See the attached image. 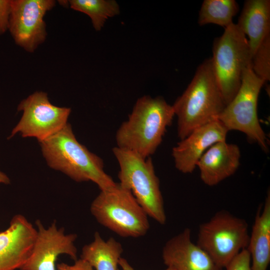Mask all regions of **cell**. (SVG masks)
Masks as SVG:
<instances>
[{"mask_svg": "<svg viewBox=\"0 0 270 270\" xmlns=\"http://www.w3.org/2000/svg\"><path fill=\"white\" fill-rule=\"evenodd\" d=\"M236 24L248 36L252 57L260 44L270 35V0H246Z\"/></svg>", "mask_w": 270, "mask_h": 270, "instance_id": "cell-16", "label": "cell"}, {"mask_svg": "<svg viewBox=\"0 0 270 270\" xmlns=\"http://www.w3.org/2000/svg\"><path fill=\"white\" fill-rule=\"evenodd\" d=\"M68 4L74 10L87 14L96 30H100L106 20L120 12L118 3L113 0H70Z\"/></svg>", "mask_w": 270, "mask_h": 270, "instance_id": "cell-20", "label": "cell"}, {"mask_svg": "<svg viewBox=\"0 0 270 270\" xmlns=\"http://www.w3.org/2000/svg\"><path fill=\"white\" fill-rule=\"evenodd\" d=\"M228 132L218 120L194 130L172 149L176 168L184 174L192 172L204 152L216 142L226 140Z\"/></svg>", "mask_w": 270, "mask_h": 270, "instance_id": "cell-13", "label": "cell"}, {"mask_svg": "<svg viewBox=\"0 0 270 270\" xmlns=\"http://www.w3.org/2000/svg\"><path fill=\"white\" fill-rule=\"evenodd\" d=\"M122 252L120 242L112 237L104 240L96 232L93 240L82 247L80 258L95 270H118Z\"/></svg>", "mask_w": 270, "mask_h": 270, "instance_id": "cell-18", "label": "cell"}, {"mask_svg": "<svg viewBox=\"0 0 270 270\" xmlns=\"http://www.w3.org/2000/svg\"><path fill=\"white\" fill-rule=\"evenodd\" d=\"M164 263L174 270H222L190 238V230L182 232L168 240L162 251Z\"/></svg>", "mask_w": 270, "mask_h": 270, "instance_id": "cell-14", "label": "cell"}, {"mask_svg": "<svg viewBox=\"0 0 270 270\" xmlns=\"http://www.w3.org/2000/svg\"><path fill=\"white\" fill-rule=\"evenodd\" d=\"M210 58L219 88L226 105L238 92L246 68L252 65V56L248 38L237 24L226 28L215 38Z\"/></svg>", "mask_w": 270, "mask_h": 270, "instance_id": "cell-6", "label": "cell"}, {"mask_svg": "<svg viewBox=\"0 0 270 270\" xmlns=\"http://www.w3.org/2000/svg\"><path fill=\"white\" fill-rule=\"evenodd\" d=\"M174 116L172 106L160 96L138 98L128 120L116 132V146L144 158L150 157L162 143Z\"/></svg>", "mask_w": 270, "mask_h": 270, "instance_id": "cell-2", "label": "cell"}, {"mask_svg": "<svg viewBox=\"0 0 270 270\" xmlns=\"http://www.w3.org/2000/svg\"><path fill=\"white\" fill-rule=\"evenodd\" d=\"M0 183L4 184H9L10 183V178L3 172L0 170Z\"/></svg>", "mask_w": 270, "mask_h": 270, "instance_id": "cell-26", "label": "cell"}, {"mask_svg": "<svg viewBox=\"0 0 270 270\" xmlns=\"http://www.w3.org/2000/svg\"><path fill=\"white\" fill-rule=\"evenodd\" d=\"M113 154L119 165V184L129 190L148 216L164 224L166 220L160 182L151 157L114 146Z\"/></svg>", "mask_w": 270, "mask_h": 270, "instance_id": "cell-4", "label": "cell"}, {"mask_svg": "<svg viewBox=\"0 0 270 270\" xmlns=\"http://www.w3.org/2000/svg\"><path fill=\"white\" fill-rule=\"evenodd\" d=\"M239 6L234 0H204L199 12L198 23L202 26L212 24L224 28L233 23Z\"/></svg>", "mask_w": 270, "mask_h": 270, "instance_id": "cell-19", "label": "cell"}, {"mask_svg": "<svg viewBox=\"0 0 270 270\" xmlns=\"http://www.w3.org/2000/svg\"><path fill=\"white\" fill-rule=\"evenodd\" d=\"M18 110L22 114L9 138L18 133L22 138H34L38 142L62 129L71 112L69 108L52 104L48 94L42 91H36L22 100Z\"/></svg>", "mask_w": 270, "mask_h": 270, "instance_id": "cell-9", "label": "cell"}, {"mask_svg": "<svg viewBox=\"0 0 270 270\" xmlns=\"http://www.w3.org/2000/svg\"><path fill=\"white\" fill-rule=\"evenodd\" d=\"M90 211L100 224L122 237L142 236L150 228L144 210L132 193L119 183L100 190L92 202Z\"/></svg>", "mask_w": 270, "mask_h": 270, "instance_id": "cell-5", "label": "cell"}, {"mask_svg": "<svg viewBox=\"0 0 270 270\" xmlns=\"http://www.w3.org/2000/svg\"><path fill=\"white\" fill-rule=\"evenodd\" d=\"M249 238L248 224L244 219L222 210L200 226L196 244L223 268L247 248Z\"/></svg>", "mask_w": 270, "mask_h": 270, "instance_id": "cell-7", "label": "cell"}, {"mask_svg": "<svg viewBox=\"0 0 270 270\" xmlns=\"http://www.w3.org/2000/svg\"><path fill=\"white\" fill-rule=\"evenodd\" d=\"M37 230L22 214L14 216L0 232V270L20 269L34 246Z\"/></svg>", "mask_w": 270, "mask_h": 270, "instance_id": "cell-12", "label": "cell"}, {"mask_svg": "<svg viewBox=\"0 0 270 270\" xmlns=\"http://www.w3.org/2000/svg\"><path fill=\"white\" fill-rule=\"evenodd\" d=\"M265 82L254 72L252 65L245 70L240 86L233 99L218 115L227 128L245 134L248 138L257 143L265 152L268 150V140L258 116V96Z\"/></svg>", "mask_w": 270, "mask_h": 270, "instance_id": "cell-8", "label": "cell"}, {"mask_svg": "<svg viewBox=\"0 0 270 270\" xmlns=\"http://www.w3.org/2000/svg\"><path fill=\"white\" fill-rule=\"evenodd\" d=\"M37 234L31 252L20 270H56V262L61 254L74 260L78 259L74 244L77 235L65 234L63 228H58L54 221L48 228L41 222H36Z\"/></svg>", "mask_w": 270, "mask_h": 270, "instance_id": "cell-11", "label": "cell"}, {"mask_svg": "<svg viewBox=\"0 0 270 270\" xmlns=\"http://www.w3.org/2000/svg\"><path fill=\"white\" fill-rule=\"evenodd\" d=\"M226 270H252L250 254L246 248L240 251L225 267Z\"/></svg>", "mask_w": 270, "mask_h": 270, "instance_id": "cell-22", "label": "cell"}, {"mask_svg": "<svg viewBox=\"0 0 270 270\" xmlns=\"http://www.w3.org/2000/svg\"><path fill=\"white\" fill-rule=\"evenodd\" d=\"M118 265L122 270H135L128 263V260L123 258H120L119 260ZM165 270H174V269L167 268Z\"/></svg>", "mask_w": 270, "mask_h": 270, "instance_id": "cell-25", "label": "cell"}, {"mask_svg": "<svg viewBox=\"0 0 270 270\" xmlns=\"http://www.w3.org/2000/svg\"><path fill=\"white\" fill-rule=\"evenodd\" d=\"M11 0H0V34L8 29Z\"/></svg>", "mask_w": 270, "mask_h": 270, "instance_id": "cell-23", "label": "cell"}, {"mask_svg": "<svg viewBox=\"0 0 270 270\" xmlns=\"http://www.w3.org/2000/svg\"><path fill=\"white\" fill-rule=\"evenodd\" d=\"M56 4L54 0H11L8 30L18 46L34 52L45 41L44 16Z\"/></svg>", "mask_w": 270, "mask_h": 270, "instance_id": "cell-10", "label": "cell"}, {"mask_svg": "<svg viewBox=\"0 0 270 270\" xmlns=\"http://www.w3.org/2000/svg\"><path fill=\"white\" fill-rule=\"evenodd\" d=\"M252 68L254 74L265 82L270 80V35L258 46L252 60Z\"/></svg>", "mask_w": 270, "mask_h": 270, "instance_id": "cell-21", "label": "cell"}, {"mask_svg": "<svg viewBox=\"0 0 270 270\" xmlns=\"http://www.w3.org/2000/svg\"><path fill=\"white\" fill-rule=\"evenodd\" d=\"M172 106L178 118V136L180 140L196 128L216 120L226 104L210 58L198 67L191 82Z\"/></svg>", "mask_w": 270, "mask_h": 270, "instance_id": "cell-3", "label": "cell"}, {"mask_svg": "<svg viewBox=\"0 0 270 270\" xmlns=\"http://www.w3.org/2000/svg\"><path fill=\"white\" fill-rule=\"evenodd\" d=\"M240 150L235 144L220 141L210 146L202 155L196 166L203 182L218 184L234 174L240 164Z\"/></svg>", "mask_w": 270, "mask_h": 270, "instance_id": "cell-15", "label": "cell"}, {"mask_svg": "<svg viewBox=\"0 0 270 270\" xmlns=\"http://www.w3.org/2000/svg\"><path fill=\"white\" fill-rule=\"evenodd\" d=\"M56 270H95L87 262L79 258L74 260L72 264L64 262L56 264Z\"/></svg>", "mask_w": 270, "mask_h": 270, "instance_id": "cell-24", "label": "cell"}, {"mask_svg": "<svg viewBox=\"0 0 270 270\" xmlns=\"http://www.w3.org/2000/svg\"><path fill=\"white\" fill-rule=\"evenodd\" d=\"M39 144L48 165L72 180L78 182L91 181L100 190L116 184L105 172L103 160L76 140L69 123Z\"/></svg>", "mask_w": 270, "mask_h": 270, "instance_id": "cell-1", "label": "cell"}, {"mask_svg": "<svg viewBox=\"0 0 270 270\" xmlns=\"http://www.w3.org/2000/svg\"><path fill=\"white\" fill-rule=\"evenodd\" d=\"M246 249L252 270H267L270 262V194L256 215Z\"/></svg>", "mask_w": 270, "mask_h": 270, "instance_id": "cell-17", "label": "cell"}]
</instances>
